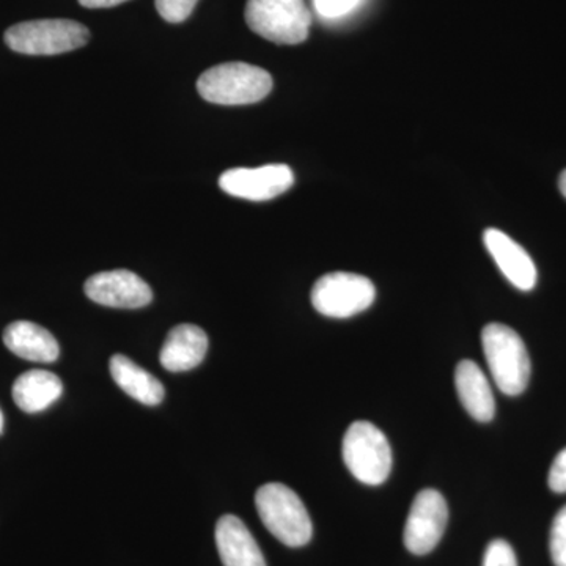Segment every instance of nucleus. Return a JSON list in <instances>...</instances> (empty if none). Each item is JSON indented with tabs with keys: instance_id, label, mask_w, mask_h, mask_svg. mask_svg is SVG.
I'll return each mask as SVG.
<instances>
[{
	"instance_id": "f257e3e1",
	"label": "nucleus",
	"mask_w": 566,
	"mask_h": 566,
	"mask_svg": "<svg viewBox=\"0 0 566 566\" xmlns=\"http://www.w3.org/2000/svg\"><path fill=\"white\" fill-rule=\"evenodd\" d=\"M197 91L208 103L244 106L266 98L273 91V77L249 63H221L205 71L197 81Z\"/></svg>"
},
{
	"instance_id": "f03ea898",
	"label": "nucleus",
	"mask_w": 566,
	"mask_h": 566,
	"mask_svg": "<svg viewBox=\"0 0 566 566\" xmlns=\"http://www.w3.org/2000/svg\"><path fill=\"white\" fill-rule=\"evenodd\" d=\"M482 345L499 390L510 397L523 394L531 379L532 367L520 334L505 324H486L483 327Z\"/></svg>"
},
{
	"instance_id": "7ed1b4c3",
	"label": "nucleus",
	"mask_w": 566,
	"mask_h": 566,
	"mask_svg": "<svg viewBox=\"0 0 566 566\" xmlns=\"http://www.w3.org/2000/svg\"><path fill=\"white\" fill-rule=\"evenodd\" d=\"M256 512L264 527L290 547L307 545L314 534L311 515L300 495L282 483H268L255 494Z\"/></svg>"
},
{
	"instance_id": "20e7f679",
	"label": "nucleus",
	"mask_w": 566,
	"mask_h": 566,
	"mask_svg": "<svg viewBox=\"0 0 566 566\" xmlns=\"http://www.w3.org/2000/svg\"><path fill=\"white\" fill-rule=\"evenodd\" d=\"M342 455L354 479L365 485H382L392 471V449L386 434L365 420L349 424Z\"/></svg>"
},
{
	"instance_id": "39448f33",
	"label": "nucleus",
	"mask_w": 566,
	"mask_h": 566,
	"mask_svg": "<svg viewBox=\"0 0 566 566\" xmlns=\"http://www.w3.org/2000/svg\"><path fill=\"white\" fill-rule=\"evenodd\" d=\"M88 40V29L71 20L20 22L6 32L7 46L25 55L65 54L85 46Z\"/></svg>"
},
{
	"instance_id": "423d86ee",
	"label": "nucleus",
	"mask_w": 566,
	"mask_h": 566,
	"mask_svg": "<svg viewBox=\"0 0 566 566\" xmlns=\"http://www.w3.org/2000/svg\"><path fill=\"white\" fill-rule=\"evenodd\" d=\"M245 22L275 44H300L307 40L312 14L304 0H248Z\"/></svg>"
},
{
	"instance_id": "0eeeda50",
	"label": "nucleus",
	"mask_w": 566,
	"mask_h": 566,
	"mask_svg": "<svg viewBox=\"0 0 566 566\" xmlns=\"http://www.w3.org/2000/svg\"><path fill=\"white\" fill-rule=\"evenodd\" d=\"M374 282L353 273L324 274L312 289V305L329 318H349L374 304Z\"/></svg>"
},
{
	"instance_id": "6e6552de",
	"label": "nucleus",
	"mask_w": 566,
	"mask_h": 566,
	"mask_svg": "<svg viewBox=\"0 0 566 566\" xmlns=\"http://www.w3.org/2000/svg\"><path fill=\"white\" fill-rule=\"evenodd\" d=\"M449 521V506L444 495L436 490H422L416 495L408 520L403 542L416 556H427L441 542Z\"/></svg>"
},
{
	"instance_id": "1a4fd4ad",
	"label": "nucleus",
	"mask_w": 566,
	"mask_h": 566,
	"mask_svg": "<svg viewBox=\"0 0 566 566\" xmlns=\"http://www.w3.org/2000/svg\"><path fill=\"white\" fill-rule=\"evenodd\" d=\"M293 182V170L285 164H270L259 169L241 167L227 170L219 178V186L223 192L252 202L275 199L289 191Z\"/></svg>"
},
{
	"instance_id": "9d476101",
	"label": "nucleus",
	"mask_w": 566,
	"mask_h": 566,
	"mask_svg": "<svg viewBox=\"0 0 566 566\" xmlns=\"http://www.w3.org/2000/svg\"><path fill=\"white\" fill-rule=\"evenodd\" d=\"M84 292L93 303L114 308H140L153 301L150 285L126 270L92 275L85 282Z\"/></svg>"
},
{
	"instance_id": "9b49d317",
	"label": "nucleus",
	"mask_w": 566,
	"mask_h": 566,
	"mask_svg": "<svg viewBox=\"0 0 566 566\" xmlns=\"http://www.w3.org/2000/svg\"><path fill=\"white\" fill-rule=\"evenodd\" d=\"M483 243L506 281L523 292L534 289L538 274H536L534 260L524 251L523 245L517 244L509 234L497 229L485 230Z\"/></svg>"
},
{
	"instance_id": "f8f14e48",
	"label": "nucleus",
	"mask_w": 566,
	"mask_h": 566,
	"mask_svg": "<svg viewBox=\"0 0 566 566\" xmlns=\"http://www.w3.org/2000/svg\"><path fill=\"white\" fill-rule=\"evenodd\" d=\"M208 352V335L196 324H178L164 342L159 363L167 371L181 374L203 363Z\"/></svg>"
},
{
	"instance_id": "ddd939ff",
	"label": "nucleus",
	"mask_w": 566,
	"mask_h": 566,
	"mask_svg": "<svg viewBox=\"0 0 566 566\" xmlns=\"http://www.w3.org/2000/svg\"><path fill=\"white\" fill-rule=\"evenodd\" d=\"M216 546L223 566H266L262 549L238 516L226 515L218 521Z\"/></svg>"
},
{
	"instance_id": "4468645a",
	"label": "nucleus",
	"mask_w": 566,
	"mask_h": 566,
	"mask_svg": "<svg viewBox=\"0 0 566 566\" xmlns=\"http://www.w3.org/2000/svg\"><path fill=\"white\" fill-rule=\"evenodd\" d=\"M455 386L461 405L472 419L491 422L495 415L494 394L482 368L474 360L457 365Z\"/></svg>"
},
{
	"instance_id": "2eb2a0df",
	"label": "nucleus",
	"mask_w": 566,
	"mask_h": 566,
	"mask_svg": "<svg viewBox=\"0 0 566 566\" xmlns=\"http://www.w3.org/2000/svg\"><path fill=\"white\" fill-rule=\"evenodd\" d=\"M3 344L11 353L31 363L51 364L61 356V346L54 335L31 322H17L7 326Z\"/></svg>"
},
{
	"instance_id": "dca6fc26",
	"label": "nucleus",
	"mask_w": 566,
	"mask_h": 566,
	"mask_svg": "<svg viewBox=\"0 0 566 566\" xmlns=\"http://www.w3.org/2000/svg\"><path fill=\"white\" fill-rule=\"evenodd\" d=\"M109 370L115 385L142 405L156 406L164 400L163 382L147 370L133 363L125 354L111 357Z\"/></svg>"
},
{
	"instance_id": "f3484780",
	"label": "nucleus",
	"mask_w": 566,
	"mask_h": 566,
	"mask_svg": "<svg viewBox=\"0 0 566 566\" xmlns=\"http://www.w3.org/2000/svg\"><path fill=\"white\" fill-rule=\"evenodd\" d=\"M13 400L21 411L36 415L54 405L63 394L57 375L48 370H31L22 374L13 385Z\"/></svg>"
},
{
	"instance_id": "a211bd4d",
	"label": "nucleus",
	"mask_w": 566,
	"mask_h": 566,
	"mask_svg": "<svg viewBox=\"0 0 566 566\" xmlns=\"http://www.w3.org/2000/svg\"><path fill=\"white\" fill-rule=\"evenodd\" d=\"M549 549L554 565L566 566V505L554 517Z\"/></svg>"
},
{
	"instance_id": "6ab92c4d",
	"label": "nucleus",
	"mask_w": 566,
	"mask_h": 566,
	"mask_svg": "<svg viewBox=\"0 0 566 566\" xmlns=\"http://www.w3.org/2000/svg\"><path fill=\"white\" fill-rule=\"evenodd\" d=\"M199 0H156V10L163 20L178 24L188 20Z\"/></svg>"
},
{
	"instance_id": "aec40b11",
	"label": "nucleus",
	"mask_w": 566,
	"mask_h": 566,
	"mask_svg": "<svg viewBox=\"0 0 566 566\" xmlns=\"http://www.w3.org/2000/svg\"><path fill=\"white\" fill-rule=\"evenodd\" d=\"M483 566H517L515 551L505 539H494L486 547Z\"/></svg>"
},
{
	"instance_id": "412c9836",
	"label": "nucleus",
	"mask_w": 566,
	"mask_h": 566,
	"mask_svg": "<svg viewBox=\"0 0 566 566\" xmlns=\"http://www.w3.org/2000/svg\"><path fill=\"white\" fill-rule=\"evenodd\" d=\"M547 483H549L554 493H566V449L562 450L556 460L553 461L549 475H547Z\"/></svg>"
},
{
	"instance_id": "4be33fe9",
	"label": "nucleus",
	"mask_w": 566,
	"mask_h": 566,
	"mask_svg": "<svg viewBox=\"0 0 566 566\" xmlns=\"http://www.w3.org/2000/svg\"><path fill=\"white\" fill-rule=\"evenodd\" d=\"M359 0H315L316 11L324 18H338L349 13Z\"/></svg>"
},
{
	"instance_id": "5701e85b",
	"label": "nucleus",
	"mask_w": 566,
	"mask_h": 566,
	"mask_svg": "<svg viewBox=\"0 0 566 566\" xmlns=\"http://www.w3.org/2000/svg\"><path fill=\"white\" fill-rule=\"evenodd\" d=\"M126 0H80L82 7L85 9H111V7L120 6Z\"/></svg>"
},
{
	"instance_id": "b1692460",
	"label": "nucleus",
	"mask_w": 566,
	"mask_h": 566,
	"mask_svg": "<svg viewBox=\"0 0 566 566\" xmlns=\"http://www.w3.org/2000/svg\"><path fill=\"white\" fill-rule=\"evenodd\" d=\"M558 189H560V192L566 197V170H564L560 178H558Z\"/></svg>"
},
{
	"instance_id": "393cba45",
	"label": "nucleus",
	"mask_w": 566,
	"mask_h": 566,
	"mask_svg": "<svg viewBox=\"0 0 566 566\" xmlns=\"http://www.w3.org/2000/svg\"><path fill=\"white\" fill-rule=\"evenodd\" d=\"M3 430V415L2 411H0V433H2Z\"/></svg>"
}]
</instances>
